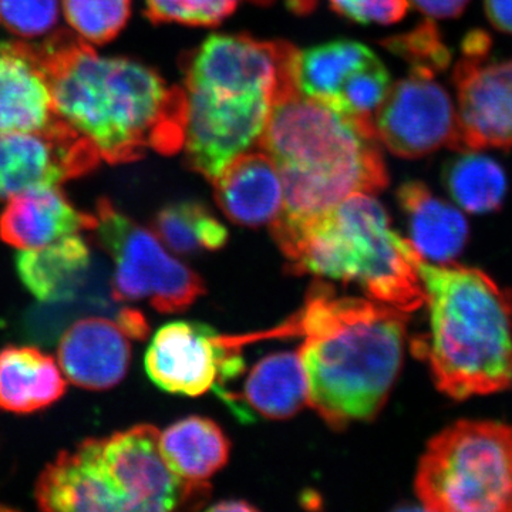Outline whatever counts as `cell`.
<instances>
[{"instance_id":"obj_37","label":"cell","mask_w":512,"mask_h":512,"mask_svg":"<svg viewBox=\"0 0 512 512\" xmlns=\"http://www.w3.org/2000/svg\"><path fill=\"white\" fill-rule=\"evenodd\" d=\"M116 322L130 339L146 340L150 333V326H148L146 318L136 309H123L119 312Z\"/></svg>"},{"instance_id":"obj_33","label":"cell","mask_w":512,"mask_h":512,"mask_svg":"<svg viewBox=\"0 0 512 512\" xmlns=\"http://www.w3.org/2000/svg\"><path fill=\"white\" fill-rule=\"evenodd\" d=\"M329 5L342 18L360 25H394L409 10L407 0H329Z\"/></svg>"},{"instance_id":"obj_10","label":"cell","mask_w":512,"mask_h":512,"mask_svg":"<svg viewBox=\"0 0 512 512\" xmlns=\"http://www.w3.org/2000/svg\"><path fill=\"white\" fill-rule=\"evenodd\" d=\"M151 382L167 393L200 397L244 370L241 348L204 323L173 322L163 326L148 346L144 359Z\"/></svg>"},{"instance_id":"obj_25","label":"cell","mask_w":512,"mask_h":512,"mask_svg":"<svg viewBox=\"0 0 512 512\" xmlns=\"http://www.w3.org/2000/svg\"><path fill=\"white\" fill-rule=\"evenodd\" d=\"M375 56L363 43L345 39L303 50L296 57V87L303 96L332 106L343 83Z\"/></svg>"},{"instance_id":"obj_20","label":"cell","mask_w":512,"mask_h":512,"mask_svg":"<svg viewBox=\"0 0 512 512\" xmlns=\"http://www.w3.org/2000/svg\"><path fill=\"white\" fill-rule=\"evenodd\" d=\"M35 497L43 511H119L101 476L94 439L63 451L47 464L37 478Z\"/></svg>"},{"instance_id":"obj_27","label":"cell","mask_w":512,"mask_h":512,"mask_svg":"<svg viewBox=\"0 0 512 512\" xmlns=\"http://www.w3.org/2000/svg\"><path fill=\"white\" fill-rule=\"evenodd\" d=\"M154 234L177 254L218 251L228 242V229L205 205L195 201L167 205L154 218Z\"/></svg>"},{"instance_id":"obj_34","label":"cell","mask_w":512,"mask_h":512,"mask_svg":"<svg viewBox=\"0 0 512 512\" xmlns=\"http://www.w3.org/2000/svg\"><path fill=\"white\" fill-rule=\"evenodd\" d=\"M414 8L431 19H454L463 15L470 0H410Z\"/></svg>"},{"instance_id":"obj_17","label":"cell","mask_w":512,"mask_h":512,"mask_svg":"<svg viewBox=\"0 0 512 512\" xmlns=\"http://www.w3.org/2000/svg\"><path fill=\"white\" fill-rule=\"evenodd\" d=\"M96 224V215L77 210L59 187L36 188L9 198L0 214V239L23 251L93 231Z\"/></svg>"},{"instance_id":"obj_12","label":"cell","mask_w":512,"mask_h":512,"mask_svg":"<svg viewBox=\"0 0 512 512\" xmlns=\"http://www.w3.org/2000/svg\"><path fill=\"white\" fill-rule=\"evenodd\" d=\"M100 154L89 138L57 117L33 131L0 134V200L92 173Z\"/></svg>"},{"instance_id":"obj_9","label":"cell","mask_w":512,"mask_h":512,"mask_svg":"<svg viewBox=\"0 0 512 512\" xmlns=\"http://www.w3.org/2000/svg\"><path fill=\"white\" fill-rule=\"evenodd\" d=\"M104 483L119 511H175L204 503L208 484L178 476L165 460L160 431L138 424L104 439H94Z\"/></svg>"},{"instance_id":"obj_39","label":"cell","mask_w":512,"mask_h":512,"mask_svg":"<svg viewBox=\"0 0 512 512\" xmlns=\"http://www.w3.org/2000/svg\"><path fill=\"white\" fill-rule=\"evenodd\" d=\"M316 0H288L289 9L295 13H308L315 9Z\"/></svg>"},{"instance_id":"obj_6","label":"cell","mask_w":512,"mask_h":512,"mask_svg":"<svg viewBox=\"0 0 512 512\" xmlns=\"http://www.w3.org/2000/svg\"><path fill=\"white\" fill-rule=\"evenodd\" d=\"M414 490L430 511L512 512V426L451 424L427 444Z\"/></svg>"},{"instance_id":"obj_28","label":"cell","mask_w":512,"mask_h":512,"mask_svg":"<svg viewBox=\"0 0 512 512\" xmlns=\"http://www.w3.org/2000/svg\"><path fill=\"white\" fill-rule=\"evenodd\" d=\"M384 49L409 63L410 73L434 77L446 72L451 63V52L439 26L431 19L420 22L416 28L402 35L382 40Z\"/></svg>"},{"instance_id":"obj_40","label":"cell","mask_w":512,"mask_h":512,"mask_svg":"<svg viewBox=\"0 0 512 512\" xmlns=\"http://www.w3.org/2000/svg\"><path fill=\"white\" fill-rule=\"evenodd\" d=\"M249 2L256 3V5L266 6L269 3L275 2V0H249Z\"/></svg>"},{"instance_id":"obj_8","label":"cell","mask_w":512,"mask_h":512,"mask_svg":"<svg viewBox=\"0 0 512 512\" xmlns=\"http://www.w3.org/2000/svg\"><path fill=\"white\" fill-rule=\"evenodd\" d=\"M299 50L285 40L249 35H212L181 60L184 89L218 97L259 94L278 101L298 93Z\"/></svg>"},{"instance_id":"obj_35","label":"cell","mask_w":512,"mask_h":512,"mask_svg":"<svg viewBox=\"0 0 512 512\" xmlns=\"http://www.w3.org/2000/svg\"><path fill=\"white\" fill-rule=\"evenodd\" d=\"M493 39L483 29H473L464 36L461 42V53L468 59H485L491 52Z\"/></svg>"},{"instance_id":"obj_5","label":"cell","mask_w":512,"mask_h":512,"mask_svg":"<svg viewBox=\"0 0 512 512\" xmlns=\"http://www.w3.org/2000/svg\"><path fill=\"white\" fill-rule=\"evenodd\" d=\"M419 275L430 335L414 352L429 363L437 389L454 400L512 390L511 289L453 262L421 259Z\"/></svg>"},{"instance_id":"obj_11","label":"cell","mask_w":512,"mask_h":512,"mask_svg":"<svg viewBox=\"0 0 512 512\" xmlns=\"http://www.w3.org/2000/svg\"><path fill=\"white\" fill-rule=\"evenodd\" d=\"M187 96L185 163L212 181L234 158L258 147L272 103L259 94L218 97L187 92Z\"/></svg>"},{"instance_id":"obj_26","label":"cell","mask_w":512,"mask_h":512,"mask_svg":"<svg viewBox=\"0 0 512 512\" xmlns=\"http://www.w3.org/2000/svg\"><path fill=\"white\" fill-rule=\"evenodd\" d=\"M443 181L451 198L470 214L500 211L507 197L504 168L493 158L476 154V151L448 161Z\"/></svg>"},{"instance_id":"obj_30","label":"cell","mask_w":512,"mask_h":512,"mask_svg":"<svg viewBox=\"0 0 512 512\" xmlns=\"http://www.w3.org/2000/svg\"><path fill=\"white\" fill-rule=\"evenodd\" d=\"M392 84L389 70L375 56L343 83L332 106L353 119L375 126L376 111L382 106Z\"/></svg>"},{"instance_id":"obj_19","label":"cell","mask_w":512,"mask_h":512,"mask_svg":"<svg viewBox=\"0 0 512 512\" xmlns=\"http://www.w3.org/2000/svg\"><path fill=\"white\" fill-rule=\"evenodd\" d=\"M308 394L298 352H279L252 367L242 394L225 390L220 397L239 420H251L254 413L266 420H286L308 404Z\"/></svg>"},{"instance_id":"obj_22","label":"cell","mask_w":512,"mask_h":512,"mask_svg":"<svg viewBox=\"0 0 512 512\" xmlns=\"http://www.w3.org/2000/svg\"><path fill=\"white\" fill-rule=\"evenodd\" d=\"M67 384L52 356L33 346L0 350V409L30 414L62 399Z\"/></svg>"},{"instance_id":"obj_38","label":"cell","mask_w":512,"mask_h":512,"mask_svg":"<svg viewBox=\"0 0 512 512\" xmlns=\"http://www.w3.org/2000/svg\"><path fill=\"white\" fill-rule=\"evenodd\" d=\"M211 511H256L254 505L242 500H227L221 503L212 505Z\"/></svg>"},{"instance_id":"obj_1","label":"cell","mask_w":512,"mask_h":512,"mask_svg":"<svg viewBox=\"0 0 512 512\" xmlns=\"http://www.w3.org/2000/svg\"><path fill=\"white\" fill-rule=\"evenodd\" d=\"M30 47L49 80L57 116L89 138L101 160L131 163L148 150L173 156L183 148L184 87L137 60L100 56L64 30Z\"/></svg>"},{"instance_id":"obj_23","label":"cell","mask_w":512,"mask_h":512,"mask_svg":"<svg viewBox=\"0 0 512 512\" xmlns=\"http://www.w3.org/2000/svg\"><path fill=\"white\" fill-rule=\"evenodd\" d=\"M160 446L175 473L194 484H208L227 466L231 453V443L221 427L201 416L171 424L160 433Z\"/></svg>"},{"instance_id":"obj_13","label":"cell","mask_w":512,"mask_h":512,"mask_svg":"<svg viewBox=\"0 0 512 512\" xmlns=\"http://www.w3.org/2000/svg\"><path fill=\"white\" fill-rule=\"evenodd\" d=\"M373 123L379 143L394 156L409 160L444 146L453 148L458 126L447 90L434 77L416 73L392 84Z\"/></svg>"},{"instance_id":"obj_21","label":"cell","mask_w":512,"mask_h":512,"mask_svg":"<svg viewBox=\"0 0 512 512\" xmlns=\"http://www.w3.org/2000/svg\"><path fill=\"white\" fill-rule=\"evenodd\" d=\"M410 242L423 259L450 264L466 248L470 227L466 217L441 200L421 181H407L397 191Z\"/></svg>"},{"instance_id":"obj_31","label":"cell","mask_w":512,"mask_h":512,"mask_svg":"<svg viewBox=\"0 0 512 512\" xmlns=\"http://www.w3.org/2000/svg\"><path fill=\"white\" fill-rule=\"evenodd\" d=\"M239 0H146L151 22L178 23L192 28L221 25L237 10Z\"/></svg>"},{"instance_id":"obj_24","label":"cell","mask_w":512,"mask_h":512,"mask_svg":"<svg viewBox=\"0 0 512 512\" xmlns=\"http://www.w3.org/2000/svg\"><path fill=\"white\" fill-rule=\"evenodd\" d=\"M89 265L90 248L80 234L16 255L20 281L40 302L55 301Z\"/></svg>"},{"instance_id":"obj_29","label":"cell","mask_w":512,"mask_h":512,"mask_svg":"<svg viewBox=\"0 0 512 512\" xmlns=\"http://www.w3.org/2000/svg\"><path fill=\"white\" fill-rule=\"evenodd\" d=\"M63 12L87 43L106 45L126 28L131 0H63Z\"/></svg>"},{"instance_id":"obj_3","label":"cell","mask_w":512,"mask_h":512,"mask_svg":"<svg viewBox=\"0 0 512 512\" xmlns=\"http://www.w3.org/2000/svg\"><path fill=\"white\" fill-rule=\"evenodd\" d=\"M258 147L281 174L288 218L313 217L389 185L375 126L299 92L272 106Z\"/></svg>"},{"instance_id":"obj_32","label":"cell","mask_w":512,"mask_h":512,"mask_svg":"<svg viewBox=\"0 0 512 512\" xmlns=\"http://www.w3.org/2000/svg\"><path fill=\"white\" fill-rule=\"evenodd\" d=\"M59 0H0V22L13 35L43 36L55 28Z\"/></svg>"},{"instance_id":"obj_2","label":"cell","mask_w":512,"mask_h":512,"mask_svg":"<svg viewBox=\"0 0 512 512\" xmlns=\"http://www.w3.org/2000/svg\"><path fill=\"white\" fill-rule=\"evenodd\" d=\"M409 313L373 299L339 296L313 284L305 305L281 325L228 336L238 348L262 339L302 336L298 350L308 404L333 430L375 419L403 365Z\"/></svg>"},{"instance_id":"obj_4","label":"cell","mask_w":512,"mask_h":512,"mask_svg":"<svg viewBox=\"0 0 512 512\" xmlns=\"http://www.w3.org/2000/svg\"><path fill=\"white\" fill-rule=\"evenodd\" d=\"M269 227L295 274L352 282L373 301L406 313L426 302L419 275L423 258L370 194H352L313 217L279 214Z\"/></svg>"},{"instance_id":"obj_16","label":"cell","mask_w":512,"mask_h":512,"mask_svg":"<svg viewBox=\"0 0 512 512\" xmlns=\"http://www.w3.org/2000/svg\"><path fill=\"white\" fill-rule=\"evenodd\" d=\"M211 183L218 207L241 227L269 225L284 208L281 174L265 151L234 158Z\"/></svg>"},{"instance_id":"obj_14","label":"cell","mask_w":512,"mask_h":512,"mask_svg":"<svg viewBox=\"0 0 512 512\" xmlns=\"http://www.w3.org/2000/svg\"><path fill=\"white\" fill-rule=\"evenodd\" d=\"M457 136L451 150L512 148V59L490 62L461 57L453 73Z\"/></svg>"},{"instance_id":"obj_36","label":"cell","mask_w":512,"mask_h":512,"mask_svg":"<svg viewBox=\"0 0 512 512\" xmlns=\"http://www.w3.org/2000/svg\"><path fill=\"white\" fill-rule=\"evenodd\" d=\"M484 9L495 29L512 36V0H484Z\"/></svg>"},{"instance_id":"obj_41","label":"cell","mask_w":512,"mask_h":512,"mask_svg":"<svg viewBox=\"0 0 512 512\" xmlns=\"http://www.w3.org/2000/svg\"><path fill=\"white\" fill-rule=\"evenodd\" d=\"M0 511H10L9 507H3V505H0Z\"/></svg>"},{"instance_id":"obj_7","label":"cell","mask_w":512,"mask_h":512,"mask_svg":"<svg viewBox=\"0 0 512 512\" xmlns=\"http://www.w3.org/2000/svg\"><path fill=\"white\" fill-rule=\"evenodd\" d=\"M97 244L114 262L113 298L150 301L156 311L178 313L205 293L204 281L174 258L154 231L141 227L107 198L96 207Z\"/></svg>"},{"instance_id":"obj_15","label":"cell","mask_w":512,"mask_h":512,"mask_svg":"<svg viewBox=\"0 0 512 512\" xmlns=\"http://www.w3.org/2000/svg\"><path fill=\"white\" fill-rule=\"evenodd\" d=\"M59 366L74 386L109 390L127 375L130 338L116 320L86 318L74 322L60 338Z\"/></svg>"},{"instance_id":"obj_18","label":"cell","mask_w":512,"mask_h":512,"mask_svg":"<svg viewBox=\"0 0 512 512\" xmlns=\"http://www.w3.org/2000/svg\"><path fill=\"white\" fill-rule=\"evenodd\" d=\"M57 117L49 80L29 43H0V134L42 130Z\"/></svg>"}]
</instances>
